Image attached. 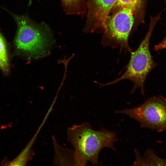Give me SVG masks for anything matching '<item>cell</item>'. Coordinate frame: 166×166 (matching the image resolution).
I'll return each instance as SVG.
<instances>
[{
	"mask_svg": "<svg viewBox=\"0 0 166 166\" xmlns=\"http://www.w3.org/2000/svg\"><path fill=\"white\" fill-rule=\"evenodd\" d=\"M136 120L142 128L166 131V99L162 96L149 98L139 106L117 111Z\"/></svg>",
	"mask_w": 166,
	"mask_h": 166,
	"instance_id": "obj_5",
	"label": "cell"
},
{
	"mask_svg": "<svg viewBox=\"0 0 166 166\" xmlns=\"http://www.w3.org/2000/svg\"><path fill=\"white\" fill-rule=\"evenodd\" d=\"M0 68L7 73L9 71V63L6 43L0 33Z\"/></svg>",
	"mask_w": 166,
	"mask_h": 166,
	"instance_id": "obj_10",
	"label": "cell"
},
{
	"mask_svg": "<svg viewBox=\"0 0 166 166\" xmlns=\"http://www.w3.org/2000/svg\"><path fill=\"white\" fill-rule=\"evenodd\" d=\"M144 2L140 0L126 4L111 13L104 29L101 42L104 47L120 48V52L123 49L125 53L132 51L128 44L129 36L136 18L143 16Z\"/></svg>",
	"mask_w": 166,
	"mask_h": 166,
	"instance_id": "obj_2",
	"label": "cell"
},
{
	"mask_svg": "<svg viewBox=\"0 0 166 166\" xmlns=\"http://www.w3.org/2000/svg\"><path fill=\"white\" fill-rule=\"evenodd\" d=\"M154 49L155 51H157L164 49L166 50V37L161 42L155 45Z\"/></svg>",
	"mask_w": 166,
	"mask_h": 166,
	"instance_id": "obj_12",
	"label": "cell"
},
{
	"mask_svg": "<svg viewBox=\"0 0 166 166\" xmlns=\"http://www.w3.org/2000/svg\"><path fill=\"white\" fill-rule=\"evenodd\" d=\"M117 0H86L87 14L84 31L92 32L105 29L107 18Z\"/></svg>",
	"mask_w": 166,
	"mask_h": 166,
	"instance_id": "obj_6",
	"label": "cell"
},
{
	"mask_svg": "<svg viewBox=\"0 0 166 166\" xmlns=\"http://www.w3.org/2000/svg\"><path fill=\"white\" fill-rule=\"evenodd\" d=\"M139 0H117L110 13L123 6L130 3H134Z\"/></svg>",
	"mask_w": 166,
	"mask_h": 166,
	"instance_id": "obj_11",
	"label": "cell"
},
{
	"mask_svg": "<svg viewBox=\"0 0 166 166\" xmlns=\"http://www.w3.org/2000/svg\"><path fill=\"white\" fill-rule=\"evenodd\" d=\"M160 18V15L151 17L149 26L145 36L137 49L130 53L129 61L126 67V70L120 77L110 82L99 84L100 87L116 84L124 79L130 80L134 83L130 92L133 93L137 88H140L144 94V85L150 72L157 65L153 60L149 49L150 38L154 28Z\"/></svg>",
	"mask_w": 166,
	"mask_h": 166,
	"instance_id": "obj_3",
	"label": "cell"
},
{
	"mask_svg": "<svg viewBox=\"0 0 166 166\" xmlns=\"http://www.w3.org/2000/svg\"><path fill=\"white\" fill-rule=\"evenodd\" d=\"M9 13L17 26L14 40L17 49L35 57L44 55L53 42L48 26L44 23H35L26 16Z\"/></svg>",
	"mask_w": 166,
	"mask_h": 166,
	"instance_id": "obj_4",
	"label": "cell"
},
{
	"mask_svg": "<svg viewBox=\"0 0 166 166\" xmlns=\"http://www.w3.org/2000/svg\"><path fill=\"white\" fill-rule=\"evenodd\" d=\"M136 159L133 165L166 166V158L162 159L158 157L151 149H148L142 158L136 149H135Z\"/></svg>",
	"mask_w": 166,
	"mask_h": 166,
	"instance_id": "obj_8",
	"label": "cell"
},
{
	"mask_svg": "<svg viewBox=\"0 0 166 166\" xmlns=\"http://www.w3.org/2000/svg\"><path fill=\"white\" fill-rule=\"evenodd\" d=\"M117 134L102 127L99 130L93 129L88 123L74 125L67 129L68 141L74 148L78 166H85L88 162L98 165V155L104 148L115 151L114 144Z\"/></svg>",
	"mask_w": 166,
	"mask_h": 166,
	"instance_id": "obj_1",
	"label": "cell"
},
{
	"mask_svg": "<svg viewBox=\"0 0 166 166\" xmlns=\"http://www.w3.org/2000/svg\"><path fill=\"white\" fill-rule=\"evenodd\" d=\"M55 151L53 164L57 165H77L74 150L63 148L58 144L53 137Z\"/></svg>",
	"mask_w": 166,
	"mask_h": 166,
	"instance_id": "obj_7",
	"label": "cell"
},
{
	"mask_svg": "<svg viewBox=\"0 0 166 166\" xmlns=\"http://www.w3.org/2000/svg\"><path fill=\"white\" fill-rule=\"evenodd\" d=\"M64 11L69 15L83 16L87 9L86 0H61Z\"/></svg>",
	"mask_w": 166,
	"mask_h": 166,
	"instance_id": "obj_9",
	"label": "cell"
}]
</instances>
